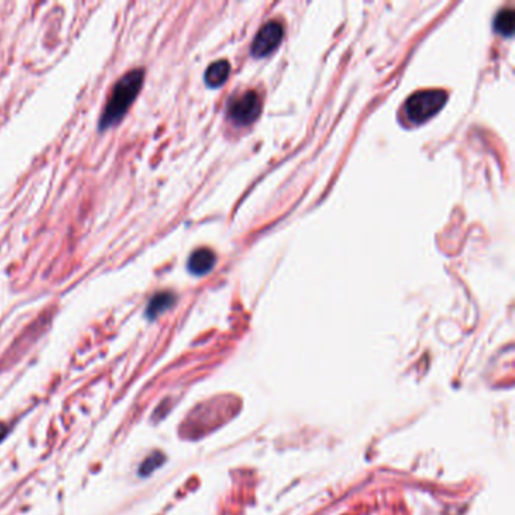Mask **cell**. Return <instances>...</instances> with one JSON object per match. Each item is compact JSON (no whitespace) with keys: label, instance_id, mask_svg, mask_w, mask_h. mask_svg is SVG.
<instances>
[{"label":"cell","instance_id":"1","mask_svg":"<svg viewBox=\"0 0 515 515\" xmlns=\"http://www.w3.org/2000/svg\"><path fill=\"white\" fill-rule=\"evenodd\" d=\"M146 73L142 69L130 70L117 80L111 91L109 99L106 101V106L103 109L100 118V130H106L112 126L118 124L122 117L126 115L127 111L136 100L138 94L144 83Z\"/></svg>","mask_w":515,"mask_h":515},{"label":"cell","instance_id":"2","mask_svg":"<svg viewBox=\"0 0 515 515\" xmlns=\"http://www.w3.org/2000/svg\"><path fill=\"white\" fill-rule=\"evenodd\" d=\"M447 94L442 90H423L414 92L405 103V113L413 122H423L442 111Z\"/></svg>","mask_w":515,"mask_h":515},{"label":"cell","instance_id":"3","mask_svg":"<svg viewBox=\"0 0 515 515\" xmlns=\"http://www.w3.org/2000/svg\"><path fill=\"white\" fill-rule=\"evenodd\" d=\"M262 101L255 91H246L236 97L228 104V113L237 124H251L260 115Z\"/></svg>","mask_w":515,"mask_h":515},{"label":"cell","instance_id":"4","mask_svg":"<svg viewBox=\"0 0 515 515\" xmlns=\"http://www.w3.org/2000/svg\"><path fill=\"white\" fill-rule=\"evenodd\" d=\"M283 35H284V29H283L281 23L268 22L259 32H257L254 38V43L251 47L253 55L255 56V58H263V56H268L276 49V47L280 45V43L283 41Z\"/></svg>","mask_w":515,"mask_h":515},{"label":"cell","instance_id":"5","mask_svg":"<svg viewBox=\"0 0 515 515\" xmlns=\"http://www.w3.org/2000/svg\"><path fill=\"white\" fill-rule=\"evenodd\" d=\"M216 263V255L212 250L209 248H199L190 254L188 260V269L190 274L194 275H206L213 269Z\"/></svg>","mask_w":515,"mask_h":515},{"label":"cell","instance_id":"6","mask_svg":"<svg viewBox=\"0 0 515 515\" xmlns=\"http://www.w3.org/2000/svg\"><path fill=\"white\" fill-rule=\"evenodd\" d=\"M176 304V295L173 292H159L153 297L147 305L146 316L150 320H155L162 313H165Z\"/></svg>","mask_w":515,"mask_h":515},{"label":"cell","instance_id":"7","mask_svg":"<svg viewBox=\"0 0 515 515\" xmlns=\"http://www.w3.org/2000/svg\"><path fill=\"white\" fill-rule=\"evenodd\" d=\"M230 71H232L230 62L225 61V59L216 61V62L209 65V69L206 70L204 80H206V83L209 85V87L218 88V87H221V85L228 79V74H230Z\"/></svg>","mask_w":515,"mask_h":515},{"label":"cell","instance_id":"8","mask_svg":"<svg viewBox=\"0 0 515 515\" xmlns=\"http://www.w3.org/2000/svg\"><path fill=\"white\" fill-rule=\"evenodd\" d=\"M514 24H515V13L512 9H503L494 20L495 31L503 36H511L514 34Z\"/></svg>","mask_w":515,"mask_h":515},{"label":"cell","instance_id":"9","mask_svg":"<svg viewBox=\"0 0 515 515\" xmlns=\"http://www.w3.org/2000/svg\"><path fill=\"white\" fill-rule=\"evenodd\" d=\"M165 463V456L162 455L160 452H155L151 453L150 456H147L144 461H142L141 467H139V476L146 478V476H150L153 472L157 470L159 467Z\"/></svg>","mask_w":515,"mask_h":515},{"label":"cell","instance_id":"10","mask_svg":"<svg viewBox=\"0 0 515 515\" xmlns=\"http://www.w3.org/2000/svg\"><path fill=\"white\" fill-rule=\"evenodd\" d=\"M8 434H9L8 426L5 423H0V443H2L5 440Z\"/></svg>","mask_w":515,"mask_h":515}]
</instances>
